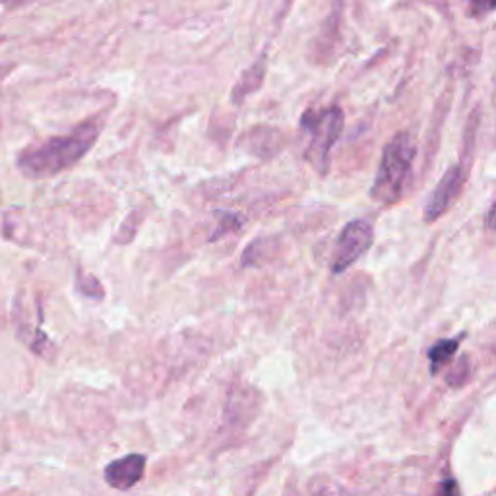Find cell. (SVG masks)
I'll use <instances>...</instances> for the list:
<instances>
[{"mask_svg":"<svg viewBox=\"0 0 496 496\" xmlns=\"http://www.w3.org/2000/svg\"><path fill=\"white\" fill-rule=\"evenodd\" d=\"M344 111L339 107H328L320 111H306L301 119V130L305 136V159L320 173H328L329 151L336 146L344 132Z\"/></svg>","mask_w":496,"mask_h":496,"instance_id":"3","label":"cell"},{"mask_svg":"<svg viewBox=\"0 0 496 496\" xmlns=\"http://www.w3.org/2000/svg\"><path fill=\"white\" fill-rule=\"evenodd\" d=\"M458 347H460V339L456 337V339H442L429 351V359L432 363V375H437L438 368L444 363H446V360H450L453 357V353H456Z\"/></svg>","mask_w":496,"mask_h":496,"instance_id":"7","label":"cell"},{"mask_svg":"<svg viewBox=\"0 0 496 496\" xmlns=\"http://www.w3.org/2000/svg\"><path fill=\"white\" fill-rule=\"evenodd\" d=\"M437 496H460V491H458L456 481L448 479V481L440 483V487H438V491H437Z\"/></svg>","mask_w":496,"mask_h":496,"instance_id":"8","label":"cell"},{"mask_svg":"<svg viewBox=\"0 0 496 496\" xmlns=\"http://www.w3.org/2000/svg\"><path fill=\"white\" fill-rule=\"evenodd\" d=\"M487 225L491 227V229L496 231V202H494V205H492L489 215H487Z\"/></svg>","mask_w":496,"mask_h":496,"instance_id":"10","label":"cell"},{"mask_svg":"<svg viewBox=\"0 0 496 496\" xmlns=\"http://www.w3.org/2000/svg\"><path fill=\"white\" fill-rule=\"evenodd\" d=\"M417 143L409 132H398L396 136L386 143L376 171V179L372 182L370 189L372 200L384 205L401 200L403 192H406V186L411 179Z\"/></svg>","mask_w":496,"mask_h":496,"instance_id":"2","label":"cell"},{"mask_svg":"<svg viewBox=\"0 0 496 496\" xmlns=\"http://www.w3.org/2000/svg\"><path fill=\"white\" fill-rule=\"evenodd\" d=\"M103 128L101 119L81 122L66 136L49 138L41 146L27 148L18 155V169L27 179H50L84 158L97 142Z\"/></svg>","mask_w":496,"mask_h":496,"instance_id":"1","label":"cell"},{"mask_svg":"<svg viewBox=\"0 0 496 496\" xmlns=\"http://www.w3.org/2000/svg\"><path fill=\"white\" fill-rule=\"evenodd\" d=\"M469 3L477 10H483V12H491V10H496V0H469Z\"/></svg>","mask_w":496,"mask_h":496,"instance_id":"9","label":"cell"},{"mask_svg":"<svg viewBox=\"0 0 496 496\" xmlns=\"http://www.w3.org/2000/svg\"><path fill=\"white\" fill-rule=\"evenodd\" d=\"M463 182H465V173H463L461 165H453V167H450L446 173H444V177L440 179L438 186L434 189L432 196L425 205V221L427 223L437 221L438 217L446 212L453 202H456V198L461 192Z\"/></svg>","mask_w":496,"mask_h":496,"instance_id":"5","label":"cell"},{"mask_svg":"<svg viewBox=\"0 0 496 496\" xmlns=\"http://www.w3.org/2000/svg\"><path fill=\"white\" fill-rule=\"evenodd\" d=\"M143 471H146V456H142V453H128V456L107 465L105 481L112 489L128 491L143 477Z\"/></svg>","mask_w":496,"mask_h":496,"instance_id":"6","label":"cell"},{"mask_svg":"<svg viewBox=\"0 0 496 496\" xmlns=\"http://www.w3.org/2000/svg\"><path fill=\"white\" fill-rule=\"evenodd\" d=\"M372 241H375V229H372V225L367 220L349 221L336 243L332 272L344 274L360 256L368 252Z\"/></svg>","mask_w":496,"mask_h":496,"instance_id":"4","label":"cell"}]
</instances>
